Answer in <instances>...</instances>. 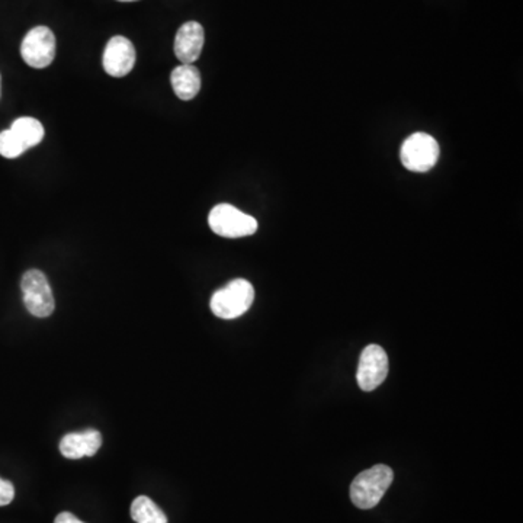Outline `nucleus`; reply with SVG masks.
I'll list each match as a JSON object with an SVG mask.
<instances>
[{
    "label": "nucleus",
    "mask_w": 523,
    "mask_h": 523,
    "mask_svg": "<svg viewBox=\"0 0 523 523\" xmlns=\"http://www.w3.org/2000/svg\"><path fill=\"white\" fill-rule=\"evenodd\" d=\"M204 28L200 22L189 21L177 30L175 37V56L182 64H193L204 48Z\"/></svg>",
    "instance_id": "obj_9"
},
{
    "label": "nucleus",
    "mask_w": 523,
    "mask_h": 523,
    "mask_svg": "<svg viewBox=\"0 0 523 523\" xmlns=\"http://www.w3.org/2000/svg\"><path fill=\"white\" fill-rule=\"evenodd\" d=\"M15 497V487L11 481L0 478V506H6Z\"/></svg>",
    "instance_id": "obj_15"
},
{
    "label": "nucleus",
    "mask_w": 523,
    "mask_h": 523,
    "mask_svg": "<svg viewBox=\"0 0 523 523\" xmlns=\"http://www.w3.org/2000/svg\"><path fill=\"white\" fill-rule=\"evenodd\" d=\"M11 130L18 135V139L25 144L27 149L39 146V142L43 141L44 131L43 124L39 120L31 118V116H22L18 120L13 121L11 125Z\"/></svg>",
    "instance_id": "obj_12"
},
{
    "label": "nucleus",
    "mask_w": 523,
    "mask_h": 523,
    "mask_svg": "<svg viewBox=\"0 0 523 523\" xmlns=\"http://www.w3.org/2000/svg\"><path fill=\"white\" fill-rule=\"evenodd\" d=\"M102 445V435L95 429L77 433H67L60 441V452L69 459L93 457Z\"/></svg>",
    "instance_id": "obj_10"
},
{
    "label": "nucleus",
    "mask_w": 523,
    "mask_h": 523,
    "mask_svg": "<svg viewBox=\"0 0 523 523\" xmlns=\"http://www.w3.org/2000/svg\"><path fill=\"white\" fill-rule=\"evenodd\" d=\"M21 56L32 69H46L55 62L56 37L50 28H32L22 39Z\"/></svg>",
    "instance_id": "obj_6"
},
{
    "label": "nucleus",
    "mask_w": 523,
    "mask_h": 523,
    "mask_svg": "<svg viewBox=\"0 0 523 523\" xmlns=\"http://www.w3.org/2000/svg\"><path fill=\"white\" fill-rule=\"evenodd\" d=\"M131 518L137 523H167L162 509L146 496H139L133 502Z\"/></svg>",
    "instance_id": "obj_13"
},
{
    "label": "nucleus",
    "mask_w": 523,
    "mask_h": 523,
    "mask_svg": "<svg viewBox=\"0 0 523 523\" xmlns=\"http://www.w3.org/2000/svg\"><path fill=\"white\" fill-rule=\"evenodd\" d=\"M208 224L217 236L226 239H240L254 235L258 230L256 219L230 204H219L212 208Z\"/></svg>",
    "instance_id": "obj_3"
},
{
    "label": "nucleus",
    "mask_w": 523,
    "mask_h": 523,
    "mask_svg": "<svg viewBox=\"0 0 523 523\" xmlns=\"http://www.w3.org/2000/svg\"><path fill=\"white\" fill-rule=\"evenodd\" d=\"M27 150L25 144L18 139V135L11 128L0 133V156L6 159H16Z\"/></svg>",
    "instance_id": "obj_14"
},
{
    "label": "nucleus",
    "mask_w": 523,
    "mask_h": 523,
    "mask_svg": "<svg viewBox=\"0 0 523 523\" xmlns=\"http://www.w3.org/2000/svg\"><path fill=\"white\" fill-rule=\"evenodd\" d=\"M55 523H85L77 519L73 513L63 512L56 518Z\"/></svg>",
    "instance_id": "obj_16"
},
{
    "label": "nucleus",
    "mask_w": 523,
    "mask_h": 523,
    "mask_svg": "<svg viewBox=\"0 0 523 523\" xmlns=\"http://www.w3.org/2000/svg\"><path fill=\"white\" fill-rule=\"evenodd\" d=\"M118 2H137V0H118Z\"/></svg>",
    "instance_id": "obj_17"
},
{
    "label": "nucleus",
    "mask_w": 523,
    "mask_h": 523,
    "mask_svg": "<svg viewBox=\"0 0 523 523\" xmlns=\"http://www.w3.org/2000/svg\"><path fill=\"white\" fill-rule=\"evenodd\" d=\"M254 288L246 279H233L211 296V312L219 319L233 320L243 316L252 307Z\"/></svg>",
    "instance_id": "obj_2"
},
{
    "label": "nucleus",
    "mask_w": 523,
    "mask_h": 523,
    "mask_svg": "<svg viewBox=\"0 0 523 523\" xmlns=\"http://www.w3.org/2000/svg\"><path fill=\"white\" fill-rule=\"evenodd\" d=\"M389 375V356L378 345H370L362 352L358 365V384L364 391L378 389Z\"/></svg>",
    "instance_id": "obj_7"
},
{
    "label": "nucleus",
    "mask_w": 523,
    "mask_h": 523,
    "mask_svg": "<svg viewBox=\"0 0 523 523\" xmlns=\"http://www.w3.org/2000/svg\"><path fill=\"white\" fill-rule=\"evenodd\" d=\"M392 478V469L384 464L362 471L350 485V501L359 509L368 510L375 508L382 502L385 492L390 489Z\"/></svg>",
    "instance_id": "obj_1"
},
{
    "label": "nucleus",
    "mask_w": 523,
    "mask_h": 523,
    "mask_svg": "<svg viewBox=\"0 0 523 523\" xmlns=\"http://www.w3.org/2000/svg\"><path fill=\"white\" fill-rule=\"evenodd\" d=\"M104 70L109 76L124 77L134 69L135 64V48L130 39H125L123 35H116L109 39L108 44L105 47Z\"/></svg>",
    "instance_id": "obj_8"
},
{
    "label": "nucleus",
    "mask_w": 523,
    "mask_h": 523,
    "mask_svg": "<svg viewBox=\"0 0 523 523\" xmlns=\"http://www.w3.org/2000/svg\"><path fill=\"white\" fill-rule=\"evenodd\" d=\"M21 289H22L23 304L30 314L44 319L55 313V296L44 272L39 270H27L23 273Z\"/></svg>",
    "instance_id": "obj_4"
},
{
    "label": "nucleus",
    "mask_w": 523,
    "mask_h": 523,
    "mask_svg": "<svg viewBox=\"0 0 523 523\" xmlns=\"http://www.w3.org/2000/svg\"><path fill=\"white\" fill-rule=\"evenodd\" d=\"M175 95L182 100H193L201 90V73L193 64H181L170 74Z\"/></svg>",
    "instance_id": "obj_11"
},
{
    "label": "nucleus",
    "mask_w": 523,
    "mask_h": 523,
    "mask_svg": "<svg viewBox=\"0 0 523 523\" xmlns=\"http://www.w3.org/2000/svg\"><path fill=\"white\" fill-rule=\"evenodd\" d=\"M400 159L404 167L410 172H429L438 162V141L426 133H415L404 140Z\"/></svg>",
    "instance_id": "obj_5"
}]
</instances>
